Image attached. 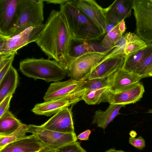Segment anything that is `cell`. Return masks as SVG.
Listing matches in <instances>:
<instances>
[{
	"instance_id": "1",
	"label": "cell",
	"mask_w": 152,
	"mask_h": 152,
	"mask_svg": "<svg viewBox=\"0 0 152 152\" xmlns=\"http://www.w3.org/2000/svg\"><path fill=\"white\" fill-rule=\"evenodd\" d=\"M73 39L63 14L53 10L35 42L48 59H54L63 67L72 59L69 52Z\"/></svg>"
},
{
	"instance_id": "2",
	"label": "cell",
	"mask_w": 152,
	"mask_h": 152,
	"mask_svg": "<svg viewBox=\"0 0 152 152\" xmlns=\"http://www.w3.org/2000/svg\"><path fill=\"white\" fill-rule=\"evenodd\" d=\"M60 7L73 39L95 41L100 40L104 35L71 0L61 5Z\"/></svg>"
},
{
	"instance_id": "3",
	"label": "cell",
	"mask_w": 152,
	"mask_h": 152,
	"mask_svg": "<svg viewBox=\"0 0 152 152\" xmlns=\"http://www.w3.org/2000/svg\"><path fill=\"white\" fill-rule=\"evenodd\" d=\"M21 72L28 77L43 80L47 82L59 81L66 75L63 68L55 60L43 58H28L20 63Z\"/></svg>"
},
{
	"instance_id": "4",
	"label": "cell",
	"mask_w": 152,
	"mask_h": 152,
	"mask_svg": "<svg viewBox=\"0 0 152 152\" xmlns=\"http://www.w3.org/2000/svg\"><path fill=\"white\" fill-rule=\"evenodd\" d=\"M115 47L114 45L104 51L91 53L73 58L63 68L70 79L76 81L86 80L103 57Z\"/></svg>"
},
{
	"instance_id": "5",
	"label": "cell",
	"mask_w": 152,
	"mask_h": 152,
	"mask_svg": "<svg viewBox=\"0 0 152 152\" xmlns=\"http://www.w3.org/2000/svg\"><path fill=\"white\" fill-rule=\"evenodd\" d=\"M43 2L42 0H20L18 19L13 36L28 28L42 23L44 20Z\"/></svg>"
},
{
	"instance_id": "6",
	"label": "cell",
	"mask_w": 152,
	"mask_h": 152,
	"mask_svg": "<svg viewBox=\"0 0 152 152\" xmlns=\"http://www.w3.org/2000/svg\"><path fill=\"white\" fill-rule=\"evenodd\" d=\"M136 34L147 44L152 43V0H132Z\"/></svg>"
},
{
	"instance_id": "7",
	"label": "cell",
	"mask_w": 152,
	"mask_h": 152,
	"mask_svg": "<svg viewBox=\"0 0 152 152\" xmlns=\"http://www.w3.org/2000/svg\"><path fill=\"white\" fill-rule=\"evenodd\" d=\"M41 24L28 28L12 37H6L2 47L0 49V59L17 53L18 50L38 39L44 28Z\"/></svg>"
},
{
	"instance_id": "8",
	"label": "cell",
	"mask_w": 152,
	"mask_h": 152,
	"mask_svg": "<svg viewBox=\"0 0 152 152\" xmlns=\"http://www.w3.org/2000/svg\"><path fill=\"white\" fill-rule=\"evenodd\" d=\"M28 126V132L34 135L45 147L56 149L77 140L75 132L64 133L49 130L41 126Z\"/></svg>"
},
{
	"instance_id": "9",
	"label": "cell",
	"mask_w": 152,
	"mask_h": 152,
	"mask_svg": "<svg viewBox=\"0 0 152 152\" xmlns=\"http://www.w3.org/2000/svg\"><path fill=\"white\" fill-rule=\"evenodd\" d=\"M20 0H0V34L13 37L18 21Z\"/></svg>"
},
{
	"instance_id": "10",
	"label": "cell",
	"mask_w": 152,
	"mask_h": 152,
	"mask_svg": "<svg viewBox=\"0 0 152 152\" xmlns=\"http://www.w3.org/2000/svg\"><path fill=\"white\" fill-rule=\"evenodd\" d=\"M107 89L103 93L99 104L107 102L110 104L125 105L134 104L141 99L145 92L143 85L140 82L117 92H112Z\"/></svg>"
},
{
	"instance_id": "11",
	"label": "cell",
	"mask_w": 152,
	"mask_h": 152,
	"mask_svg": "<svg viewBox=\"0 0 152 152\" xmlns=\"http://www.w3.org/2000/svg\"><path fill=\"white\" fill-rule=\"evenodd\" d=\"M85 91L83 88L64 97L37 104L31 111L36 115L51 116L63 108L72 105L82 100Z\"/></svg>"
},
{
	"instance_id": "12",
	"label": "cell",
	"mask_w": 152,
	"mask_h": 152,
	"mask_svg": "<svg viewBox=\"0 0 152 152\" xmlns=\"http://www.w3.org/2000/svg\"><path fill=\"white\" fill-rule=\"evenodd\" d=\"M104 35L105 34L107 19L104 8L94 0H71Z\"/></svg>"
},
{
	"instance_id": "13",
	"label": "cell",
	"mask_w": 152,
	"mask_h": 152,
	"mask_svg": "<svg viewBox=\"0 0 152 152\" xmlns=\"http://www.w3.org/2000/svg\"><path fill=\"white\" fill-rule=\"evenodd\" d=\"M72 110V107L63 108L41 126L46 129L62 133L74 132Z\"/></svg>"
},
{
	"instance_id": "14",
	"label": "cell",
	"mask_w": 152,
	"mask_h": 152,
	"mask_svg": "<svg viewBox=\"0 0 152 152\" xmlns=\"http://www.w3.org/2000/svg\"><path fill=\"white\" fill-rule=\"evenodd\" d=\"M86 80L76 81L70 79L64 81H58L50 84L45 93V102L60 98L83 88Z\"/></svg>"
},
{
	"instance_id": "15",
	"label": "cell",
	"mask_w": 152,
	"mask_h": 152,
	"mask_svg": "<svg viewBox=\"0 0 152 152\" xmlns=\"http://www.w3.org/2000/svg\"><path fill=\"white\" fill-rule=\"evenodd\" d=\"M126 56L124 53L109 57L104 56L93 69L88 79L108 77L122 67Z\"/></svg>"
},
{
	"instance_id": "16",
	"label": "cell",
	"mask_w": 152,
	"mask_h": 152,
	"mask_svg": "<svg viewBox=\"0 0 152 152\" xmlns=\"http://www.w3.org/2000/svg\"><path fill=\"white\" fill-rule=\"evenodd\" d=\"M108 90L113 93L120 91L139 82L142 77L129 72L122 68L108 76Z\"/></svg>"
},
{
	"instance_id": "17",
	"label": "cell",
	"mask_w": 152,
	"mask_h": 152,
	"mask_svg": "<svg viewBox=\"0 0 152 152\" xmlns=\"http://www.w3.org/2000/svg\"><path fill=\"white\" fill-rule=\"evenodd\" d=\"M132 0H116L104 8L107 21L119 23L131 15Z\"/></svg>"
},
{
	"instance_id": "18",
	"label": "cell",
	"mask_w": 152,
	"mask_h": 152,
	"mask_svg": "<svg viewBox=\"0 0 152 152\" xmlns=\"http://www.w3.org/2000/svg\"><path fill=\"white\" fill-rule=\"evenodd\" d=\"M44 147L32 134L9 144L0 150V152H37Z\"/></svg>"
},
{
	"instance_id": "19",
	"label": "cell",
	"mask_w": 152,
	"mask_h": 152,
	"mask_svg": "<svg viewBox=\"0 0 152 152\" xmlns=\"http://www.w3.org/2000/svg\"><path fill=\"white\" fill-rule=\"evenodd\" d=\"M109 49L103 47L95 41H86L73 39L69 53V56L73 59L86 54L104 51Z\"/></svg>"
},
{
	"instance_id": "20",
	"label": "cell",
	"mask_w": 152,
	"mask_h": 152,
	"mask_svg": "<svg viewBox=\"0 0 152 152\" xmlns=\"http://www.w3.org/2000/svg\"><path fill=\"white\" fill-rule=\"evenodd\" d=\"M125 106L123 104H110L105 111L99 110L95 112L92 124L104 129L114 118L120 114L121 108Z\"/></svg>"
},
{
	"instance_id": "21",
	"label": "cell",
	"mask_w": 152,
	"mask_h": 152,
	"mask_svg": "<svg viewBox=\"0 0 152 152\" xmlns=\"http://www.w3.org/2000/svg\"><path fill=\"white\" fill-rule=\"evenodd\" d=\"M18 81L17 71L12 65L0 81V103L6 97L15 93Z\"/></svg>"
},
{
	"instance_id": "22",
	"label": "cell",
	"mask_w": 152,
	"mask_h": 152,
	"mask_svg": "<svg viewBox=\"0 0 152 152\" xmlns=\"http://www.w3.org/2000/svg\"><path fill=\"white\" fill-rule=\"evenodd\" d=\"M152 49V43L147 44L145 48L126 56L122 68L129 72L134 73Z\"/></svg>"
},
{
	"instance_id": "23",
	"label": "cell",
	"mask_w": 152,
	"mask_h": 152,
	"mask_svg": "<svg viewBox=\"0 0 152 152\" xmlns=\"http://www.w3.org/2000/svg\"><path fill=\"white\" fill-rule=\"evenodd\" d=\"M22 124L8 110L0 117V137L11 134L17 130Z\"/></svg>"
},
{
	"instance_id": "24",
	"label": "cell",
	"mask_w": 152,
	"mask_h": 152,
	"mask_svg": "<svg viewBox=\"0 0 152 152\" xmlns=\"http://www.w3.org/2000/svg\"><path fill=\"white\" fill-rule=\"evenodd\" d=\"M147 44L136 34L127 32V43L124 53L126 56L141 50L147 46Z\"/></svg>"
},
{
	"instance_id": "25",
	"label": "cell",
	"mask_w": 152,
	"mask_h": 152,
	"mask_svg": "<svg viewBox=\"0 0 152 152\" xmlns=\"http://www.w3.org/2000/svg\"><path fill=\"white\" fill-rule=\"evenodd\" d=\"M28 129V125L22 123L18 129L12 133L6 136L0 137V150L9 144L25 137Z\"/></svg>"
},
{
	"instance_id": "26",
	"label": "cell",
	"mask_w": 152,
	"mask_h": 152,
	"mask_svg": "<svg viewBox=\"0 0 152 152\" xmlns=\"http://www.w3.org/2000/svg\"><path fill=\"white\" fill-rule=\"evenodd\" d=\"M108 88L105 87L95 90L85 89L84 93L82 97V100L88 105L99 104L103 93Z\"/></svg>"
},
{
	"instance_id": "27",
	"label": "cell",
	"mask_w": 152,
	"mask_h": 152,
	"mask_svg": "<svg viewBox=\"0 0 152 152\" xmlns=\"http://www.w3.org/2000/svg\"><path fill=\"white\" fill-rule=\"evenodd\" d=\"M83 87L85 89L95 90L109 87L108 76L105 77L96 78L86 80Z\"/></svg>"
},
{
	"instance_id": "28",
	"label": "cell",
	"mask_w": 152,
	"mask_h": 152,
	"mask_svg": "<svg viewBox=\"0 0 152 152\" xmlns=\"http://www.w3.org/2000/svg\"><path fill=\"white\" fill-rule=\"evenodd\" d=\"M152 68V49L150 51L142 64L134 73L142 78L148 77V74Z\"/></svg>"
},
{
	"instance_id": "29",
	"label": "cell",
	"mask_w": 152,
	"mask_h": 152,
	"mask_svg": "<svg viewBox=\"0 0 152 152\" xmlns=\"http://www.w3.org/2000/svg\"><path fill=\"white\" fill-rule=\"evenodd\" d=\"M56 152H86L79 142L70 143L56 149Z\"/></svg>"
},
{
	"instance_id": "30",
	"label": "cell",
	"mask_w": 152,
	"mask_h": 152,
	"mask_svg": "<svg viewBox=\"0 0 152 152\" xmlns=\"http://www.w3.org/2000/svg\"><path fill=\"white\" fill-rule=\"evenodd\" d=\"M106 35L113 43L114 46L123 36L119 29V23Z\"/></svg>"
},
{
	"instance_id": "31",
	"label": "cell",
	"mask_w": 152,
	"mask_h": 152,
	"mask_svg": "<svg viewBox=\"0 0 152 152\" xmlns=\"http://www.w3.org/2000/svg\"><path fill=\"white\" fill-rule=\"evenodd\" d=\"M129 142L130 145L140 150H142L145 146V140L141 136L137 138L129 137Z\"/></svg>"
},
{
	"instance_id": "32",
	"label": "cell",
	"mask_w": 152,
	"mask_h": 152,
	"mask_svg": "<svg viewBox=\"0 0 152 152\" xmlns=\"http://www.w3.org/2000/svg\"><path fill=\"white\" fill-rule=\"evenodd\" d=\"M12 95L8 96L0 103V117L8 111Z\"/></svg>"
},
{
	"instance_id": "33",
	"label": "cell",
	"mask_w": 152,
	"mask_h": 152,
	"mask_svg": "<svg viewBox=\"0 0 152 152\" xmlns=\"http://www.w3.org/2000/svg\"><path fill=\"white\" fill-rule=\"evenodd\" d=\"M14 57L12 58L0 70V81L7 74L11 66Z\"/></svg>"
},
{
	"instance_id": "34",
	"label": "cell",
	"mask_w": 152,
	"mask_h": 152,
	"mask_svg": "<svg viewBox=\"0 0 152 152\" xmlns=\"http://www.w3.org/2000/svg\"><path fill=\"white\" fill-rule=\"evenodd\" d=\"M100 44L103 47L107 49H110L114 46L113 43L106 35Z\"/></svg>"
},
{
	"instance_id": "35",
	"label": "cell",
	"mask_w": 152,
	"mask_h": 152,
	"mask_svg": "<svg viewBox=\"0 0 152 152\" xmlns=\"http://www.w3.org/2000/svg\"><path fill=\"white\" fill-rule=\"evenodd\" d=\"M91 133V131L90 130H86L79 134L77 137V138L81 140H88Z\"/></svg>"
},
{
	"instance_id": "36",
	"label": "cell",
	"mask_w": 152,
	"mask_h": 152,
	"mask_svg": "<svg viewBox=\"0 0 152 152\" xmlns=\"http://www.w3.org/2000/svg\"><path fill=\"white\" fill-rule=\"evenodd\" d=\"M118 23L110 21H107V24L105 31L106 34L112 30Z\"/></svg>"
},
{
	"instance_id": "37",
	"label": "cell",
	"mask_w": 152,
	"mask_h": 152,
	"mask_svg": "<svg viewBox=\"0 0 152 152\" xmlns=\"http://www.w3.org/2000/svg\"><path fill=\"white\" fill-rule=\"evenodd\" d=\"M15 54L13 55L10 56L0 59V70L13 57H15Z\"/></svg>"
},
{
	"instance_id": "38",
	"label": "cell",
	"mask_w": 152,
	"mask_h": 152,
	"mask_svg": "<svg viewBox=\"0 0 152 152\" xmlns=\"http://www.w3.org/2000/svg\"><path fill=\"white\" fill-rule=\"evenodd\" d=\"M43 1H46L48 4L53 3L58 4L60 5L67 2L69 0H42Z\"/></svg>"
},
{
	"instance_id": "39",
	"label": "cell",
	"mask_w": 152,
	"mask_h": 152,
	"mask_svg": "<svg viewBox=\"0 0 152 152\" xmlns=\"http://www.w3.org/2000/svg\"><path fill=\"white\" fill-rule=\"evenodd\" d=\"M119 29L121 34L123 35L126 30L124 20H122L119 23Z\"/></svg>"
},
{
	"instance_id": "40",
	"label": "cell",
	"mask_w": 152,
	"mask_h": 152,
	"mask_svg": "<svg viewBox=\"0 0 152 152\" xmlns=\"http://www.w3.org/2000/svg\"><path fill=\"white\" fill-rule=\"evenodd\" d=\"M37 152H56V149L50 148L46 147L40 150Z\"/></svg>"
},
{
	"instance_id": "41",
	"label": "cell",
	"mask_w": 152,
	"mask_h": 152,
	"mask_svg": "<svg viewBox=\"0 0 152 152\" xmlns=\"http://www.w3.org/2000/svg\"><path fill=\"white\" fill-rule=\"evenodd\" d=\"M104 152H126L121 150H116L114 148H110Z\"/></svg>"
},
{
	"instance_id": "42",
	"label": "cell",
	"mask_w": 152,
	"mask_h": 152,
	"mask_svg": "<svg viewBox=\"0 0 152 152\" xmlns=\"http://www.w3.org/2000/svg\"><path fill=\"white\" fill-rule=\"evenodd\" d=\"M130 137L132 138H135L137 135V134L136 131L134 130L131 131L129 133Z\"/></svg>"
},
{
	"instance_id": "43",
	"label": "cell",
	"mask_w": 152,
	"mask_h": 152,
	"mask_svg": "<svg viewBox=\"0 0 152 152\" xmlns=\"http://www.w3.org/2000/svg\"><path fill=\"white\" fill-rule=\"evenodd\" d=\"M151 76H152V68L151 69V70L150 71L148 74V77Z\"/></svg>"
},
{
	"instance_id": "44",
	"label": "cell",
	"mask_w": 152,
	"mask_h": 152,
	"mask_svg": "<svg viewBox=\"0 0 152 152\" xmlns=\"http://www.w3.org/2000/svg\"><path fill=\"white\" fill-rule=\"evenodd\" d=\"M147 113H152V109L148 110Z\"/></svg>"
}]
</instances>
